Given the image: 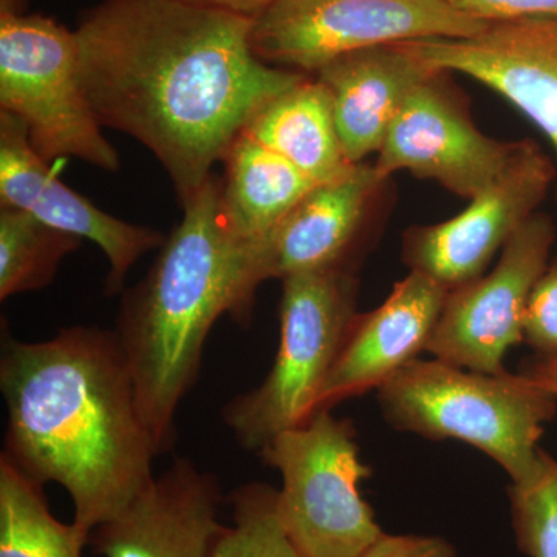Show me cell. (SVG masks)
I'll return each mask as SVG.
<instances>
[{
	"label": "cell",
	"instance_id": "1",
	"mask_svg": "<svg viewBox=\"0 0 557 557\" xmlns=\"http://www.w3.org/2000/svg\"><path fill=\"white\" fill-rule=\"evenodd\" d=\"M251 27V17L183 0H102L75 30L101 126L145 145L182 207L249 121L307 76L260 61Z\"/></svg>",
	"mask_w": 557,
	"mask_h": 557
},
{
	"label": "cell",
	"instance_id": "2",
	"mask_svg": "<svg viewBox=\"0 0 557 557\" xmlns=\"http://www.w3.org/2000/svg\"><path fill=\"white\" fill-rule=\"evenodd\" d=\"M7 406L0 458L32 482L58 483L87 531L120 515L156 479L160 456L115 332L70 327L42 343L3 333Z\"/></svg>",
	"mask_w": 557,
	"mask_h": 557
},
{
	"label": "cell",
	"instance_id": "3",
	"mask_svg": "<svg viewBox=\"0 0 557 557\" xmlns=\"http://www.w3.org/2000/svg\"><path fill=\"white\" fill-rule=\"evenodd\" d=\"M182 208L148 274L121 298L113 330L159 454L177 438L175 413L199 376L212 325L222 314L248 322L259 288L252 248L226 225L220 178L211 175Z\"/></svg>",
	"mask_w": 557,
	"mask_h": 557
},
{
	"label": "cell",
	"instance_id": "4",
	"mask_svg": "<svg viewBox=\"0 0 557 557\" xmlns=\"http://www.w3.org/2000/svg\"><path fill=\"white\" fill-rule=\"evenodd\" d=\"M388 426L428 440H458L520 482L536 467L557 398L520 373L474 372L416 359L376 391Z\"/></svg>",
	"mask_w": 557,
	"mask_h": 557
},
{
	"label": "cell",
	"instance_id": "5",
	"mask_svg": "<svg viewBox=\"0 0 557 557\" xmlns=\"http://www.w3.org/2000/svg\"><path fill=\"white\" fill-rule=\"evenodd\" d=\"M277 469V512L300 557H361L384 531L359 491L372 468L359 457L357 429L322 409L260 449Z\"/></svg>",
	"mask_w": 557,
	"mask_h": 557
},
{
	"label": "cell",
	"instance_id": "6",
	"mask_svg": "<svg viewBox=\"0 0 557 557\" xmlns=\"http://www.w3.org/2000/svg\"><path fill=\"white\" fill-rule=\"evenodd\" d=\"M351 271H319L282 281L281 341L260 386L231 399L223 421L242 448H263L281 432L306 423L357 317Z\"/></svg>",
	"mask_w": 557,
	"mask_h": 557
},
{
	"label": "cell",
	"instance_id": "7",
	"mask_svg": "<svg viewBox=\"0 0 557 557\" xmlns=\"http://www.w3.org/2000/svg\"><path fill=\"white\" fill-rule=\"evenodd\" d=\"M0 112L27 127L40 159L120 170L79 75L76 33L42 14L0 13Z\"/></svg>",
	"mask_w": 557,
	"mask_h": 557
},
{
	"label": "cell",
	"instance_id": "8",
	"mask_svg": "<svg viewBox=\"0 0 557 557\" xmlns=\"http://www.w3.org/2000/svg\"><path fill=\"white\" fill-rule=\"evenodd\" d=\"M486 27L448 0H277L252 20L249 40L265 64L317 75L354 51L469 38Z\"/></svg>",
	"mask_w": 557,
	"mask_h": 557
},
{
	"label": "cell",
	"instance_id": "9",
	"mask_svg": "<svg viewBox=\"0 0 557 557\" xmlns=\"http://www.w3.org/2000/svg\"><path fill=\"white\" fill-rule=\"evenodd\" d=\"M555 240V222L536 212L505 245L490 273L450 289L428 354L474 372H507L505 358L523 343L528 300Z\"/></svg>",
	"mask_w": 557,
	"mask_h": 557
},
{
	"label": "cell",
	"instance_id": "10",
	"mask_svg": "<svg viewBox=\"0 0 557 557\" xmlns=\"http://www.w3.org/2000/svg\"><path fill=\"white\" fill-rule=\"evenodd\" d=\"M556 178V168L536 143H516L507 166L460 214L405 234L403 262L449 292L475 281L539 212Z\"/></svg>",
	"mask_w": 557,
	"mask_h": 557
},
{
	"label": "cell",
	"instance_id": "11",
	"mask_svg": "<svg viewBox=\"0 0 557 557\" xmlns=\"http://www.w3.org/2000/svg\"><path fill=\"white\" fill-rule=\"evenodd\" d=\"M442 75L434 73L410 91L373 166L384 182L408 171L471 200L507 166L516 143L479 131Z\"/></svg>",
	"mask_w": 557,
	"mask_h": 557
},
{
	"label": "cell",
	"instance_id": "12",
	"mask_svg": "<svg viewBox=\"0 0 557 557\" xmlns=\"http://www.w3.org/2000/svg\"><path fill=\"white\" fill-rule=\"evenodd\" d=\"M405 46L434 72L461 73L511 102L547 137L557 163V16L493 22L469 38Z\"/></svg>",
	"mask_w": 557,
	"mask_h": 557
},
{
	"label": "cell",
	"instance_id": "13",
	"mask_svg": "<svg viewBox=\"0 0 557 557\" xmlns=\"http://www.w3.org/2000/svg\"><path fill=\"white\" fill-rule=\"evenodd\" d=\"M0 207L22 209L51 228L97 244L109 260L108 296L123 292L132 267L166 240L160 231L113 218L70 189L32 148L25 124L5 112H0Z\"/></svg>",
	"mask_w": 557,
	"mask_h": 557
},
{
	"label": "cell",
	"instance_id": "14",
	"mask_svg": "<svg viewBox=\"0 0 557 557\" xmlns=\"http://www.w3.org/2000/svg\"><path fill=\"white\" fill-rule=\"evenodd\" d=\"M219 479L177 458L115 518L90 531L100 557H208L222 530Z\"/></svg>",
	"mask_w": 557,
	"mask_h": 557
},
{
	"label": "cell",
	"instance_id": "15",
	"mask_svg": "<svg viewBox=\"0 0 557 557\" xmlns=\"http://www.w3.org/2000/svg\"><path fill=\"white\" fill-rule=\"evenodd\" d=\"M448 293L432 278L410 271L380 307L358 313L319 395L317 412L379 391L426 351Z\"/></svg>",
	"mask_w": 557,
	"mask_h": 557
},
{
	"label": "cell",
	"instance_id": "16",
	"mask_svg": "<svg viewBox=\"0 0 557 557\" xmlns=\"http://www.w3.org/2000/svg\"><path fill=\"white\" fill-rule=\"evenodd\" d=\"M383 183L373 164L359 163L343 178L311 189L252 248L256 284L319 271H351L370 201Z\"/></svg>",
	"mask_w": 557,
	"mask_h": 557
},
{
	"label": "cell",
	"instance_id": "17",
	"mask_svg": "<svg viewBox=\"0 0 557 557\" xmlns=\"http://www.w3.org/2000/svg\"><path fill=\"white\" fill-rule=\"evenodd\" d=\"M405 46L372 47L330 62L317 73L332 98L344 152L354 164L379 153L410 91L434 75Z\"/></svg>",
	"mask_w": 557,
	"mask_h": 557
},
{
	"label": "cell",
	"instance_id": "18",
	"mask_svg": "<svg viewBox=\"0 0 557 557\" xmlns=\"http://www.w3.org/2000/svg\"><path fill=\"white\" fill-rule=\"evenodd\" d=\"M220 178L226 225L236 239L256 248L277 228L317 183L255 138L242 134L225 159Z\"/></svg>",
	"mask_w": 557,
	"mask_h": 557
},
{
	"label": "cell",
	"instance_id": "19",
	"mask_svg": "<svg viewBox=\"0 0 557 557\" xmlns=\"http://www.w3.org/2000/svg\"><path fill=\"white\" fill-rule=\"evenodd\" d=\"M244 134L255 138L317 185L343 178L357 164L341 143L332 98L318 78L306 76L255 116Z\"/></svg>",
	"mask_w": 557,
	"mask_h": 557
},
{
	"label": "cell",
	"instance_id": "20",
	"mask_svg": "<svg viewBox=\"0 0 557 557\" xmlns=\"http://www.w3.org/2000/svg\"><path fill=\"white\" fill-rule=\"evenodd\" d=\"M89 536L54 518L44 486L0 458V557H83Z\"/></svg>",
	"mask_w": 557,
	"mask_h": 557
},
{
	"label": "cell",
	"instance_id": "21",
	"mask_svg": "<svg viewBox=\"0 0 557 557\" xmlns=\"http://www.w3.org/2000/svg\"><path fill=\"white\" fill-rule=\"evenodd\" d=\"M81 245L79 237L22 209L0 207V299L49 287L62 260Z\"/></svg>",
	"mask_w": 557,
	"mask_h": 557
},
{
	"label": "cell",
	"instance_id": "22",
	"mask_svg": "<svg viewBox=\"0 0 557 557\" xmlns=\"http://www.w3.org/2000/svg\"><path fill=\"white\" fill-rule=\"evenodd\" d=\"M233 525L219 531L208 557H300L277 512V490L249 482L233 491Z\"/></svg>",
	"mask_w": 557,
	"mask_h": 557
},
{
	"label": "cell",
	"instance_id": "23",
	"mask_svg": "<svg viewBox=\"0 0 557 557\" xmlns=\"http://www.w3.org/2000/svg\"><path fill=\"white\" fill-rule=\"evenodd\" d=\"M516 544L528 557H557V460L539 450L527 479L508 487Z\"/></svg>",
	"mask_w": 557,
	"mask_h": 557
},
{
	"label": "cell",
	"instance_id": "24",
	"mask_svg": "<svg viewBox=\"0 0 557 557\" xmlns=\"http://www.w3.org/2000/svg\"><path fill=\"white\" fill-rule=\"evenodd\" d=\"M523 343L539 358L557 357V256L539 277L528 300Z\"/></svg>",
	"mask_w": 557,
	"mask_h": 557
},
{
	"label": "cell",
	"instance_id": "25",
	"mask_svg": "<svg viewBox=\"0 0 557 557\" xmlns=\"http://www.w3.org/2000/svg\"><path fill=\"white\" fill-rule=\"evenodd\" d=\"M454 9L474 20L493 22L522 17L557 16V0H448Z\"/></svg>",
	"mask_w": 557,
	"mask_h": 557
},
{
	"label": "cell",
	"instance_id": "26",
	"mask_svg": "<svg viewBox=\"0 0 557 557\" xmlns=\"http://www.w3.org/2000/svg\"><path fill=\"white\" fill-rule=\"evenodd\" d=\"M361 557H457V552L440 536L384 533Z\"/></svg>",
	"mask_w": 557,
	"mask_h": 557
},
{
	"label": "cell",
	"instance_id": "27",
	"mask_svg": "<svg viewBox=\"0 0 557 557\" xmlns=\"http://www.w3.org/2000/svg\"><path fill=\"white\" fill-rule=\"evenodd\" d=\"M183 2L228 11V13L240 14V16L255 20L277 0H183Z\"/></svg>",
	"mask_w": 557,
	"mask_h": 557
},
{
	"label": "cell",
	"instance_id": "28",
	"mask_svg": "<svg viewBox=\"0 0 557 557\" xmlns=\"http://www.w3.org/2000/svg\"><path fill=\"white\" fill-rule=\"evenodd\" d=\"M520 372L557 398V357L531 359Z\"/></svg>",
	"mask_w": 557,
	"mask_h": 557
},
{
	"label": "cell",
	"instance_id": "29",
	"mask_svg": "<svg viewBox=\"0 0 557 557\" xmlns=\"http://www.w3.org/2000/svg\"><path fill=\"white\" fill-rule=\"evenodd\" d=\"M27 7V0H0V13L22 14Z\"/></svg>",
	"mask_w": 557,
	"mask_h": 557
}]
</instances>
